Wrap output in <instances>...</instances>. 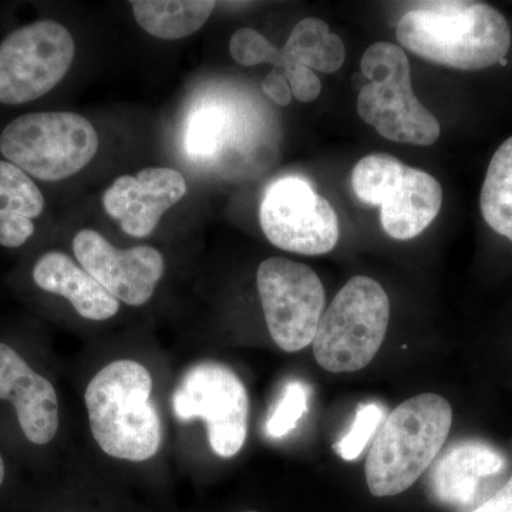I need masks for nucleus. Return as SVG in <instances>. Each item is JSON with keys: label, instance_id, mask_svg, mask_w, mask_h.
I'll list each match as a JSON object with an SVG mask.
<instances>
[{"label": "nucleus", "instance_id": "nucleus-1", "mask_svg": "<svg viewBox=\"0 0 512 512\" xmlns=\"http://www.w3.org/2000/svg\"><path fill=\"white\" fill-rule=\"evenodd\" d=\"M396 36L413 55L464 72L505 64L512 42L503 13L476 0L421 2L404 13Z\"/></svg>", "mask_w": 512, "mask_h": 512}, {"label": "nucleus", "instance_id": "nucleus-2", "mask_svg": "<svg viewBox=\"0 0 512 512\" xmlns=\"http://www.w3.org/2000/svg\"><path fill=\"white\" fill-rule=\"evenodd\" d=\"M153 376L131 359L110 362L84 392L90 431L97 446L117 460L143 463L160 451V413L151 402Z\"/></svg>", "mask_w": 512, "mask_h": 512}, {"label": "nucleus", "instance_id": "nucleus-3", "mask_svg": "<svg viewBox=\"0 0 512 512\" xmlns=\"http://www.w3.org/2000/svg\"><path fill=\"white\" fill-rule=\"evenodd\" d=\"M453 424V409L436 393L417 394L383 421L365 464L375 497L409 490L440 453Z\"/></svg>", "mask_w": 512, "mask_h": 512}, {"label": "nucleus", "instance_id": "nucleus-4", "mask_svg": "<svg viewBox=\"0 0 512 512\" xmlns=\"http://www.w3.org/2000/svg\"><path fill=\"white\" fill-rule=\"evenodd\" d=\"M360 70L369 80L357 97L360 119L394 143L427 147L439 140V120L414 94L412 69L402 47L390 42L367 47Z\"/></svg>", "mask_w": 512, "mask_h": 512}, {"label": "nucleus", "instance_id": "nucleus-5", "mask_svg": "<svg viewBox=\"0 0 512 512\" xmlns=\"http://www.w3.org/2000/svg\"><path fill=\"white\" fill-rule=\"evenodd\" d=\"M389 319V296L382 285L369 276H355L320 318L312 343L316 362L332 373L365 369L382 348Z\"/></svg>", "mask_w": 512, "mask_h": 512}, {"label": "nucleus", "instance_id": "nucleus-6", "mask_svg": "<svg viewBox=\"0 0 512 512\" xmlns=\"http://www.w3.org/2000/svg\"><path fill=\"white\" fill-rule=\"evenodd\" d=\"M99 150V136L86 117L70 111L30 113L0 136L9 163L43 181H60L83 170Z\"/></svg>", "mask_w": 512, "mask_h": 512}, {"label": "nucleus", "instance_id": "nucleus-7", "mask_svg": "<svg viewBox=\"0 0 512 512\" xmlns=\"http://www.w3.org/2000/svg\"><path fill=\"white\" fill-rule=\"evenodd\" d=\"M353 192L367 205H379L389 237L407 241L436 220L443 188L433 175L409 167L389 154H370L352 171Z\"/></svg>", "mask_w": 512, "mask_h": 512}, {"label": "nucleus", "instance_id": "nucleus-8", "mask_svg": "<svg viewBox=\"0 0 512 512\" xmlns=\"http://www.w3.org/2000/svg\"><path fill=\"white\" fill-rule=\"evenodd\" d=\"M175 417L181 421L201 419L207 424L214 454L237 456L248 436L247 387L231 367L218 362L191 366L173 394Z\"/></svg>", "mask_w": 512, "mask_h": 512}, {"label": "nucleus", "instance_id": "nucleus-9", "mask_svg": "<svg viewBox=\"0 0 512 512\" xmlns=\"http://www.w3.org/2000/svg\"><path fill=\"white\" fill-rule=\"evenodd\" d=\"M72 33L55 20H39L0 43V103H29L62 82L72 66Z\"/></svg>", "mask_w": 512, "mask_h": 512}, {"label": "nucleus", "instance_id": "nucleus-10", "mask_svg": "<svg viewBox=\"0 0 512 512\" xmlns=\"http://www.w3.org/2000/svg\"><path fill=\"white\" fill-rule=\"evenodd\" d=\"M256 285L276 346L295 353L312 345L325 306V289L316 272L275 256L259 265Z\"/></svg>", "mask_w": 512, "mask_h": 512}, {"label": "nucleus", "instance_id": "nucleus-11", "mask_svg": "<svg viewBox=\"0 0 512 512\" xmlns=\"http://www.w3.org/2000/svg\"><path fill=\"white\" fill-rule=\"evenodd\" d=\"M259 221L272 245L293 254H328L339 241L338 215L303 178L272 184L262 198Z\"/></svg>", "mask_w": 512, "mask_h": 512}, {"label": "nucleus", "instance_id": "nucleus-12", "mask_svg": "<svg viewBox=\"0 0 512 512\" xmlns=\"http://www.w3.org/2000/svg\"><path fill=\"white\" fill-rule=\"evenodd\" d=\"M73 252L80 266L106 291L130 306L150 302L164 275V258L156 248L119 249L93 229L77 232Z\"/></svg>", "mask_w": 512, "mask_h": 512}, {"label": "nucleus", "instance_id": "nucleus-13", "mask_svg": "<svg viewBox=\"0 0 512 512\" xmlns=\"http://www.w3.org/2000/svg\"><path fill=\"white\" fill-rule=\"evenodd\" d=\"M187 192L183 174L167 167H148L121 175L103 195L104 210L130 237H148L165 211Z\"/></svg>", "mask_w": 512, "mask_h": 512}, {"label": "nucleus", "instance_id": "nucleus-14", "mask_svg": "<svg viewBox=\"0 0 512 512\" xmlns=\"http://www.w3.org/2000/svg\"><path fill=\"white\" fill-rule=\"evenodd\" d=\"M0 400L13 404L20 430L30 443L46 446L55 439L59 431L55 386L3 342H0Z\"/></svg>", "mask_w": 512, "mask_h": 512}, {"label": "nucleus", "instance_id": "nucleus-15", "mask_svg": "<svg viewBox=\"0 0 512 512\" xmlns=\"http://www.w3.org/2000/svg\"><path fill=\"white\" fill-rule=\"evenodd\" d=\"M33 281L42 291L63 296L84 319L103 322L120 311V302L63 252L40 256L33 268Z\"/></svg>", "mask_w": 512, "mask_h": 512}, {"label": "nucleus", "instance_id": "nucleus-16", "mask_svg": "<svg viewBox=\"0 0 512 512\" xmlns=\"http://www.w3.org/2000/svg\"><path fill=\"white\" fill-rule=\"evenodd\" d=\"M505 458L495 448L477 441L458 444L431 471L434 498L447 505H467L476 497L481 478L497 476Z\"/></svg>", "mask_w": 512, "mask_h": 512}, {"label": "nucleus", "instance_id": "nucleus-17", "mask_svg": "<svg viewBox=\"0 0 512 512\" xmlns=\"http://www.w3.org/2000/svg\"><path fill=\"white\" fill-rule=\"evenodd\" d=\"M45 197L25 171L0 161V245L19 248L33 232V220L42 214Z\"/></svg>", "mask_w": 512, "mask_h": 512}, {"label": "nucleus", "instance_id": "nucleus-18", "mask_svg": "<svg viewBox=\"0 0 512 512\" xmlns=\"http://www.w3.org/2000/svg\"><path fill=\"white\" fill-rule=\"evenodd\" d=\"M134 18L151 36L180 40L198 32L215 9L211 0H137Z\"/></svg>", "mask_w": 512, "mask_h": 512}, {"label": "nucleus", "instance_id": "nucleus-19", "mask_svg": "<svg viewBox=\"0 0 512 512\" xmlns=\"http://www.w3.org/2000/svg\"><path fill=\"white\" fill-rule=\"evenodd\" d=\"M285 67L302 64L313 72L335 73L345 63V45L330 32L328 23L316 18L302 19L293 28L284 49Z\"/></svg>", "mask_w": 512, "mask_h": 512}, {"label": "nucleus", "instance_id": "nucleus-20", "mask_svg": "<svg viewBox=\"0 0 512 512\" xmlns=\"http://www.w3.org/2000/svg\"><path fill=\"white\" fill-rule=\"evenodd\" d=\"M488 227L512 242V137L495 151L480 194Z\"/></svg>", "mask_w": 512, "mask_h": 512}, {"label": "nucleus", "instance_id": "nucleus-21", "mask_svg": "<svg viewBox=\"0 0 512 512\" xmlns=\"http://www.w3.org/2000/svg\"><path fill=\"white\" fill-rule=\"evenodd\" d=\"M309 410V389L299 380L286 384L281 399L266 420L265 431L271 439L288 436Z\"/></svg>", "mask_w": 512, "mask_h": 512}, {"label": "nucleus", "instance_id": "nucleus-22", "mask_svg": "<svg viewBox=\"0 0 512 512\" xmlns=\"http://www.w3.org/2000/svg\"><path fill=\"white\" fill-rule=\"evenodd\" d=\"M229 53L232 59L245 67L258 66L268 63L274 69L282 72L285 66L282 49L272 45L268 39L255 29L242 28L232 35L229 40Z\"/></svg>", "mask_w": 512, "mask_h": 512}, {"label": "nucleus", "instance_id": "nucleus-23", "mask_svg": "<svg viewBox=\"0 0 512 512\" xmlns=\"http://www.w3.org/2000/svg\"><path fill=\"white\" fill-rule=\"evenodd\" d=\"M384 420H386L384 419V409L380 404H362L357 409L352 429L335 446L339 456L345 461L359 458Z\"/></svg>", "mask_w": 512, "mask_h": 512}, {"label": "nucleus", "instance_id": "nucleus-24", "mask_svg": "<svg viewBox=\"0 0 512 512\" xmlns=\"http://www.w3.org/2000/svg\"><path fill=\"white\" fill-rule=\"evenodd\" d=\"M221 130V119L215 111H202L192 120L190 133H188V148L195 156L214 151L218 134Z\"/></svg>", "mask_w": 512, "mask_h": 512}, {"label": "nucleus", "instance_id": "nucleus-25", "mask_svg": "<svg viewBox=\"0 0 512 512\" xmlns=\"http://www.w3.org/2000/svg\"><path fill=\"white\" fill-rule=\"evenodd\" d=\"M285 79L288 80L289 87L292 90V96L301 103H311L318 99L322 84L319 76L309 67L302 64H291L282 70Z\"/></svg>", "mask_w": 512, "mask_h": 512}, {"label": "nucleus", "instance_id": "nucleus-26", "mask_svg": "<svg viewBox=\"0 0 512 512\" xmlns=\"http://www.w3.org/2000/svg\"><path fill=\"white\" fill-rule=\"evenodd\" d=\"M262 92L274 100L278 106H289L293 99L291 87L288 80L285 79L284 73L279 70H272L262 82Z\"/></svg>", "mask_w": 512, "mask_h": 512}, {"label": "nucleus", "instance_id": "nucleus-27", "mask_svg": "<svg viewBox=\"0 0 512 512\" xmlns=\"http://www.w3.org/2000/svg\"><path fill=\"white\" fill-rule=\"evenodd\" d=\"M484 512H512V477L491 500L481 505Z\"/></svg>", "mask_w": 512, "mask_h": 512}, {"label": "nucleus", "instance_id": "nucleus-28", "mask_svg": "<svg viewBox=\"0 0 512 512\" xmlns=\"http://www.w3.org/2000/svg\"><path fill=\"white\" fill-rule=\"evenodd\" d=\"M5 477H6L5 461H3L2 454H0V487H2L3 481H5Z\"/></svg>", "mask_w": 512, "mask_h": 512}, {"label": "nucleus", "instance_id": "nucleus-29", "mask_svg": "<svg viewBox=\"0 0 512 512\" xmlns=\"http://www.w3.org/2000/svg\"><path fill=\"white\" fill-rule=\"evenodd\" d=\"M241 512H256V511H241Z\"/></svg>", "mask_w": 512, "mask_h": 512}]
</instances>
